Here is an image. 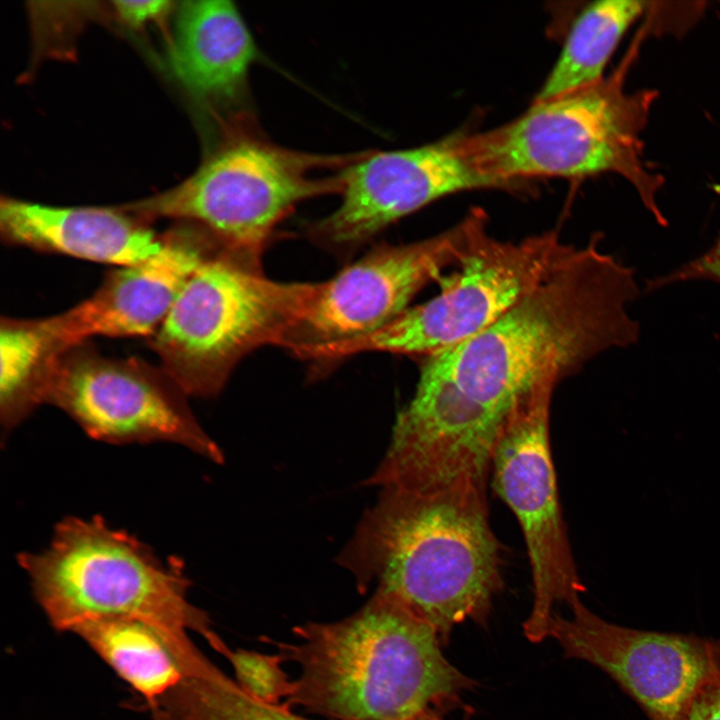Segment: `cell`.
I'll return each instance as SVG.
<instances>
[{
  "mask_svg": "<svg viewBox=\"0 0 720 720\" xmlns=\"http://www.w3.org/2000/svg\"><path fill=\"white\" fill-rule=\"evenodd\" d=\"M654 2L602 0L590 3L570 27L560 55L535 100L597 84L630 26L648 15Z\"/></svg>",
  "mask_w": 720,
  "mask_h": 720,
  "instance_id": "obj_17",
  "label": "cell"
},
{
  "mask_svg": "<svg viewBox=\"0 0 720 720\" xmlns=\"http://www.w3.org/2000/svg\"><path fill=\"white\" fill-rule=\"evenodd\" d=\"M297 664L283 704L337 720H413L470 685L443 655L436 631L375 591L342 620L295 629Z\"/></svg>",
  "mask_w": 720,
  "mask_h": 720,
  "instance_id": "obj_3",
  "label": "cell"
},
{
  "mask_svg": "<svg viewBox=\"0 0 720 720\" xmlns=\"http://www.w3.org/2000/svg\"><path fill=\"white\" fill-rule=\"evenodd\" d=\"M72 632L80 636L153 708L184 674L159 632L137 619L103 618Z\"/></svg>",
  "mask_w": 720,
  "mask_h": 720,
  "instance_id": "obj_18",
  "label": "cell"
},
{
  "mask_svg": "<svg viewBox=\"0 0 720 720\" xmlns=\"http://www.w3.org/2000/svg\"><path fill=\"white\" fill-rule=\"evenodd\" d=\"M218 649L231 661L236 682L247 693L270 703L286 698L290 679L278 657L245 650L231 652L223 644Z\"/></svg>",
  "mask_w": 720,
  "mask_h": 720,
  "instance_id": "obj_21",
  "label": "cell"
},
{
  "mask_svg": "<svg viewBox=\"0 0 720 720\" xmlns=\"http://www.w3.org/2000/svg\"><path fill=\"white\" fill-rule=\"evenodd\" d=\"M152 709L169 720H311L250 695L206 657Z\"/></svg>",
  "mask_w": 720,
  "mask_h": 720,
  "instance_id": "obj_19",
  "label": "cell"
},
{
  "mask_svg": "<svg viewBox=\"0 0 720 720\" xmlns=\"http://www.w3.org/2000/svg\"><path fill=\"white\" fill-rule=\"evenodd\" d=\"M572 245L550 231L518 241L492 238L484 224L440 292L379 329L316 349L327 365L363 352L431 356L481 332L535 288Z\"/></svg>",
  "mask_w": 720,
  "mask_h": 720,
  "instance_id": "obj_8",
  "label": "cell"
},
{
  "mask_svg": "<svg viewBox=\"0 0 720 720\" xmlns=\"http://www.w3.org/2000/svg\"><path fill=\"white\" fill-rule=\"evenodd\" d=\"M220 146L183 183L122 208L199 224L223 251L261 270L276 226L305 200L341 194L344 169L367 151L319 154L274 143L256 117L228 124Z\"/></svg>",
  "mask_w": 720,
  "mask_h": 720,
  "instance_id": "obj_6",
  "label": "cell"
},
{
  "mask_svg": "<svg viewBox=\"0 0 720 720\" xmlns=\"http://www.w3.org/2000/svg\"><path fill=\"white\" fill-rule=\"evenodd\" d=\"M337 562L359 589L375 582L441 642L458 624L485 623L504 584L487 491L466 485L381 488Z\"/></svg>",
  "mask_w": 720,
  "mask_h": 720,
  "instance_id": "obj_2",
  "label": "cell"
},
{
  "mask_svg": "<svg viewBox=\"0 0 720 720\" xmlns=\"http://www.w3.org/2000/svg\"><path fill=\"white\" fill-rule=\"evenodd\" d=\"M85 343L58 354L42 402L66 412L85 433L113 444L173 442L215 463L224 456L201 428L185 393L165 373L137 359H115Z\"/></svg>",
  "mask_w": 720,
  "mask_h": 720,
  "instance_id": "obj_10",
  "label": "cell"
},
{
  "mask_svg": "<svg viewBox=\"0 0 720 720\" xmlns=\"http://www.w3.org/2000/svg\"><path fill=\"white\" fill-rule=\"evenodd\" d=\"M312 289L313 283L271 280L218 249L187 279L151 347L186 395H216L245 355L264 345L285 347Z\"/></svg>",
  "mask_w": 720,
  "mask_h": 720,
  "instance_id": "obj_7",
  "label": "cell"
},
{
  "mask_svg": "<svg viewBox=\"0 0 720 720\" xmlns=\"http://www.w3.org/2000/svg\"><path fill=\"white\" fill-rule=\"evenodd\" d=\"M0 228L11 244L121 267L153 256L164 241L122 209L55 207L12 198L0 202Z\"/></svg>",
  "mask_w": 720,
  "mask_h": 720,
  "instance_id": "obj_16",
  "label": "cell"
},
{
  "mask_svg": "<svg viewBox=\"0 0 720 720\" xmlns=\"http://www.w3.org/2000/svg\"><path fill=\"white\" fill-rule=\"evenodd\" d=\"M0 418L9 433L42 404L46 376L57 356L42 319H2L0 327Z\"/></svg>",
  "mask_w": 720,
  "mask_h": 720,
  "instance_id": "obj_20",
  "label": "cell"
},
{
  "mask_svg": "<svg viewBox=\"0 0 720 720\" xmlns=\"http://www.w3.org/2000/svg\"><path fill=\"white\" fill-rule=\"evenodd\" d=\"M114 9L122 21L132 27H140L166 16L173 2L152 1H115Z\"/></svg>",
  "mask_w": 720,
  "mask_h": 720,
  "instance_id": "obj_23",
  "label": "cell"
},
{
  "mask_svg": "<svg viewBox=\"0 0 720 720\" xmlns=\"http://www.w3.org/2000/svg\"><path fill=\"white\" fill-rule=\"evenodd\" d=\"M688 720H720V681L711 684L698 695Z\"/></svg>",
  "mask_w": 720,
  "mask_h": 720,
  "instance_id": "obj_24",
  "label": "cell"
},
{
  "mask_svg": "<svg viewBox=\"0 0 720 720\" xmlns=\"http://www.w3.org/2000/svg\"><path fill=\"white\" fill-rule=\"evenodd\" d=\"M259 58L255 39L234 3L185 1L176 9L171 65L198 98L238 116L254 115L249 74Z\"/></svg>",
  "mask_w": 720,
  "mask_h": 720,
  "instance_id": "obj_15",
  "label": "cell"
},
{
  "mask_svg": "<svg viewBox=\"0 0 720 720\" xmlns=\"http://www.w3.org/2000/svg\"><path fill=\"white\" fill-rule=\"evenodd\" d=\"M692 280H708L720 284V232L707 251L666 275L648 280L645 290L653 291L677 282Z\"/></svg>",
  "mask_w": 720,
  "mask_h": 720,
  "instance_id": "obj_22",
  "label": "cell"
},
{
  "mask_svg": "<svg viewBox=\"0 0 720 720\" xmlns=\"http://www.w3.org/2000/svg\"><path fill=\"white\" fill-rule=\"evenodd\" d=\"M555 613L549 637L569 658L608 674L650 720H688L693 702L720 681V640L613 624L581 600Z\"/></svg>",
  "mask_w": 720,
  "mask_h": 720,
  "instance_id": "obj_12",
  "label": "cell"
},
{
  "mask_svg": "<svg viewBox=\"0 0 720 720\" xmlns=\"http://www.w3.org/2000/svg\"><path fill=\"white\" fill-rule=\"evenodd\" d=\"M557 382L546 381L522 400L502 429L491 462L495 492L514 513L529 558L533 603L525 637H549L560 604L572 606L585 590L564 523L550 445V407Z\"/></svg>",
  "mask_w": 720,
  "mask_h": 720,
  "instance_id": "obj_9",
  "label": "cell"
},
{
  "mask_svg": "<svg viewBox=\"0 0 720 720\" xmlns=\"http://www.w3.org/2000/svg\"><path fill=\"white\" fill-rule=\"evenodd\" d=\"M600 241L573 246L493 324L423 358L385 452L396 475L424 485H488L497 439L522 400L638 341L628 312L640 293L635 272Z\"/></svg>",
  "mask_w": 720,
  "mask_h": 720,
  "instance_id": "obj_1",
  "label": "cell"
},
{
  "mask_svg": "<svg viewBox=\"0 0 720 720\" xmlns=\"http://www.w3.org/2000/svg\"><path fill=\"white\" fill-rule=\"evenodd\" d=\"M484 215L473 212L433 237L405 245H382L333 278L313 283L306 311L285 348L306 350L351 340L386 325L405 310L427 284L442 280L457 265Z\"/></svg>",
  "mask_w": 720,
  "mask_h": 720,
  "instance_id": "obj_11",
  "label": "cell"
},
{
  "mask_svg": "<svg viewBox=\"0 0 720 720\" xmlns=\"http://www.w3.org/2000/svg\"><path fill=\"white\" fill-rule=\"evenodd\" d=\"M35 599L58 631L103 618H132L155 628L175 657L194 643L188 631L216 637L206 614L187 599L190 581L184 563L167 560L128 532L103 518L60 521L50 545L17 556Z\"/></svg>",
  "mask_w": 720,
  "mask_h": 720,
  "instance_id": "obj_5",
  "label": "cell"
},
{
  "mask_svg": "<svg viewBox=\"0 0 720 720\" xmlns=\"http://www.w3.org/2000/svg\"><path fill=\"white\" fill-rule=\"evenodd\" d=\"M220 247L205 231L176 230L159 252L110 273L97 291L71 309L42 319L58 354L93 336L153 335L181 288Z\"/></svg>",
  "mask_w": 720,
  "mask_h": 720,
  "instance_id": "obj_14",
  "label": "cell"
},
{
  "mask_svg": "<svg viewBox=\"0 0 720 720\" xmlns=\"http://www.w3.org/2000/svg\"><path fill=\"white\" fill-rule=\"evenodd\" d=\"M495 188L475 167L464 134L422 146L372 151L344 169L339 206L307 227L318 246L347 256L383 229L450 194Z\"/></svg>",
  "mask_w": 720,
  "mask_h": 720,
  "instance_id": "obj_13",
  "label": "cell"
},
{
  "mask_svg": "<svg viewBox=\"0 0 720 720\" xmlns=\"http://www.w3.org/2000/svg\"><path fill=\"white\" fill-rule=\"evenodd\" d=\"M413 720H443L441 719L436 713H434L431 709L425 711L424 713L420 714Z\"/></svg>",
  "mask_w": 720,
  "mask_h": 720,
  "instance_id": "obj_25",
  "label": "cell"
},
{
  "mask_svg": "<svg viewBox=\"0 0 720 720\" xmlns=\"http://www.w3.org/2000/svg\"><path fill=\"white\" fill-rule=\"evenodd\" d=\"M652 31L646 20L615 71L597 84L534 100L504 125L465 135L478 171L504 189L523 179L614 173L632 185L658 224L666 226L657 202L663 179L645 163L641 140L657 92L625 89L628 71Z\"/></svg>",
  "mask_w": 720,
  "mask_h": 720,
  "instance_id": "obj_4",
  "label": "cell"
}]
</instances>
